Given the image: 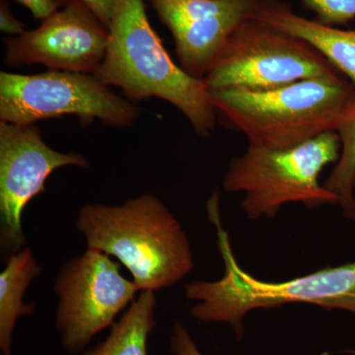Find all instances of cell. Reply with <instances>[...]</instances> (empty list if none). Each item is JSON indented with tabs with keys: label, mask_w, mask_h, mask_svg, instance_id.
<instances>
[{
	"label": "cell",
	"mask_w": 355,
	"mask_h": 355,
	"mask_svg": "<svg viewBox=\"0 0 355 355\" xmlns=\"http://www.w3.org/2000/svg\"><path fill=\"white\" fill-rule=\"evenodd\" d=\"M76 226L87 249L116 258L132 273L140 291L169 288L195 268L183 226L164 202L150 193L121 205H83Z\"/></svg>",
	"instance_id": "7a4b0ae2"
},
{
	"label": "cell",
	"mask_w": 355,
	"mask_h": 355,
	"mask_svg": "<svg viewBox=\"0 0 355 355\" xmlns=\"http://www.w3.org/2000/svg\"><path fill=\"white\" fill-rule=\"evenodd\" d=\"M270 0H149L172 33L179 65L203 79L231 35Z\"/></svg>",
	"instance_id": "8fae6325"
},
{
	"label": "cell",
	"mask_w": 355,
	"mask_h": 355,
	"mask_svg": "<svg viewBox=\"0 0 355 355\" xmlns=\"http://www.w3.org/2000/svg\"><path fill=\"white\" fill-rule=\"evenodd\" d=\"M207 212L216 230L224 273L216 282L195 280L184 286V296L198 302L191 309L193 319L203 323L228 324L240 338L244 333L245 317L256 309L303 303L355 315V261L326 266L286 282L257 279L236 260L228 232L222 225L220 191H214L210 196Z\"/></svg>",
	"instance_id": "6da1fadb"
},
{
	"label": "cell",
	"mask_w": 355,
	"mask_h": 355,
	"mask_svg": "<svg viewBox=\"0 0 355 355\" xmlns=\"http://www.w3.org/2000/svg\"><path fill=\"white\" fill-rule=\"evenodd\" d=\"M101 67L94 76L121 89L132 103L158 98L172 104L190 121L193 132L209 137L217 113L205 79L178 65L153 29L144 0H116Z\"/></svg>",
	"instance_id": "3957f363"
},
{
	"label": "cell",
	"mask_w": 355,
	"mask_h": 355,
	"mask_svg": "<svg viewBox=\"0 0 355 355\" xmlns=\"http://www.w3.org/2000/svg\"><path fill=\"white\" fill-rule=\"evenodd\" d=\"M103 24L109 27L113 18L116 0H83Z\"/></svg>",
	"instance_id": "ffe728a7"
},
{
	"label": "cell",
	"mask_w": 355,
	"mask_h": 355,
	"mask_svg": "<svg viewBox=\"0 0 355 355\" xmlns=\"http://www.w3.org/2000/svg\"><path fill=\"white\" fill-rule=\"evenodd\" d=\"M156 307L155 292L140 291L127 312L112 326L108 336L78 355H149V336L157 324Z\"/></svg>",
	"instance_id": "5bb4252c"
},
{
	"label": "cell",
	"mask_w": 355,
	"mask_h": 355,
	"mask_svg": "<svg viewBox=\"0 0 355 355\" xmlns=\"http://www.w3.org/2000/svg\"><path fill=\"white\" fill-rule=\"evenodd\" d=\"M108 41V27L83 0H69L36 29L4 40V64L94 74L104 60Z\"/></svg>",
	"instance_id": "30bf717a"
},
{
	"label": "cell",
	"mask_w": 355,
	"mask_h": 355,
	"mask_svg": "<svg viewBox=\"0 0 355 355\" xmlns=\"http://www.w3.org/2000/svg\"><path fill=\"white\" fill-rule=\"evenodd\" d=\"M338 73L307 42L251 18L231 35L203 79L209 90H270Z\"/></svg>",
	"instance_id": "52a82bcc"
},
{
	"label": "cell",
	"mask_w": 355,
	"mask_h": 355,
	"mask_svg": "<svg viewBox=\"0 0 355 355\" xmlns=\"http://www.w3.org/2000/svg\"><path fill=\"white\" fill-rule=\"evenodd\" d=\"M324 25H343L355 18V0H303Z\"/></svg>",
	"instance_id": "2e32d148"
},
{
	"label": "cell",
	"mask_w": 355,
	"mask_h": 355,
	"mask_svg": "<svg viewBox=\"0 0 355 355\" xmlns=\"http://www.w3.org/2000/svg\"><path fill=\"white\" fill-rule=\"evenodd\" d=\"M0 30L13 37L26 32L24 23L14 16L8 0H0Z\"/></svg>",
	"instance_id": "d6986e66"
},
{
	"label": "cell",
	"mask_w": 355,
	"mask_h": 355,
	"mask_svg": "<svg viewBox=\"0 0 355 355\" xmlns=\"http://www.w3.org/2000/svg\"><path fill=\"white\" fill-rule=\"evenodd\" d=\"M253 18L307 42L340 74L355 84V29H338L319 21L308 19L293 12L291 7L277 0L266 2Z\"/></svg>",
	"instance_id": "7c38bea8"
},
{
	"label": "cell",
	"mask_w": 355,
	"mask_h": 355,
	"mask_svg": "<svg viewBox=\"0 0 355 355\" xmlns=\"http://www.w3.org/2000/svg\"><path fill=\"white\" fill-rule=\"evenodd\" d=\"M39 265L30 248L11 254L0 273V355H12L13 334L20 318L31 316L36 304H24L23 298L31 282L40 277Z\"/></svg>",
	"instance_id": "4fadbf2b"
},
{
	"label": "cell",
	"mask_w": 355,
	"mask_h": 355,
	"mask_svg": "<svg viewBox=\"0 0 355 355\" xmlns=\"http://www.w3.org/2000/svg\"><path fill=\"white\" fill-rule=\"evenodd\" d=\"M119 261L94 249L65 261L55 279V329L65 352L78 355L96 335L113 326L116 316L139 293L123 277Z\"/></svg>",
	"instance_id": "ba28073f"
},
{
	"label": "cell",
	"mask_w": 355,
	"mask_h": 355,
	"mask_svg": "<svg viewBox=\"0 0 355 355\" xmlns=\"http://www.w3.org/2000/svg\"><path fill=\"white\" fill-rule=\"evenodd\" d=\"M340 148L336 132L288 149L249 146L231 160L222 187L227 193H244L242 209L253 220L273 218L286 203L309 209L338 205V197L324 188L319 176L338 160Z\"/></svg>",
	"instance_id": "5b68a950"
},
{
	"label": "cell",
	"mask_w": 355,
	"mask_h": 355,
	"mask_svg": "<svg viewBox=\"0 0 355 355\" xmlns=\"http://www.w3.org/2000/svg\"><path fill=\"white\" fill-rule=\"evenodd\" d=\"M64 116H77L83 127L98 120L123 128L139 120L141 108L114 94L94 74L0 72V123L34 125Z\"/></svg>",
	"instance_id": "8992f818"
},
{
	"label": "cell",
	"mask_w": 355,
	"mask_h": 355,
	"mask_svg": "<svg viewBox=\"0 0 355 355\" xmlns=\"http://www.w3.org/2000/svg\"><path fill=\"white\" fill-rule=\"evenodd\" d=\"M29 9L36 19L44 20L51 14L57 12L69 0H16Z\"/></svg>",
	"instance_id": "ac0fdd59"
},
{
	"label": "cell",
	"mask_w": 355,
	"mask_h": 355,
	"mask_svg": "<svg viewBox=\"0 0 355 355\" xmlns=\"http://www.w3.org/2000/svg\"><path fill=\"white\" fill-rule=\"evenodd\" d=\"M336 132L342 148L335 168L323 186L338 197L343 216L355 220V99L343 113Z\"/></svg>",
	"instance_id": "9a60e30c"
},
{
	"label": "cell",
	"mask_w": 355,
	"mask_h": 355,
	"mask_svg": "<svg viewBox=\"0 0 355 355\" xmlns=\"http://www.w3.org/2000/svg\"><path fill=\"white\" fill-rule=\"evenodd\" d=\"M64 167L88 169L77 153H62L44 142L34 125L0 123V244L16 253L25 245L22 216L33 198L46 191V182Z\"/></svg>",
	"instance_id": "9c48e42d"
},
{
	"label": "cell",
	"mask_w": 355,
	"mask_h": 355,
	"mask_svg": "<svg viewBox=\"0 0 355 355\" xmlns=\"http://www.w3.org/2000/svg\"><path fill=\"white\" fill-rule=\"evenodd\" d=\"M217 114L246 135L249 146L288 149L336 132L355 99L343 74L307 79L270 90H210Z\"/></svg>",
	"instance_id": "277c9868"
},
{
	"label": "cell",
	"mask_w": 355,
	"mask_h": 355,
	"mask_svg": "<svg viewBox=\"0 0 355 355\" xmlns=\"http://www.w3.org/2000/svg\"><path fill=\"white\" fill-rule=\"evenodd\" d=\"M170 349L173 355H202L190 331L182 322H175L170 338Z\"/></svg>",
	"instance_id": "e0dca14e"
}]
</instances>
